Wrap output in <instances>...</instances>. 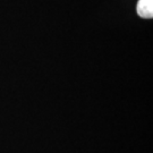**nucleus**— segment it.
I'll return each instance as SVG.
<instances>
[{
    "label": "nucleus",
    "instance_id": "obj_1",
    "mask_svg": "<svg viewBox=\"0 0 153 153\" xmlns=\"http://www.w3.org/2000/svg\"><path fill=\"white\" fill-rule=\"evenodd\" d=\"M137 15L143 18L153 17V0H138L137 4Z\"/></svg>",
    "mask_w": 153,
    "mask_h": 153
}]
</instances>
